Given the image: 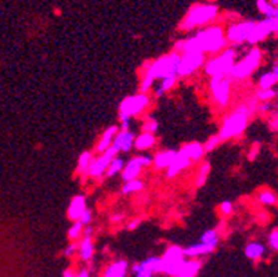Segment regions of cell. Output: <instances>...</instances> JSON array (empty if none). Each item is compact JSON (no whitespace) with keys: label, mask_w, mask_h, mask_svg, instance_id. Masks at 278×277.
Returning a JSON list of instances; mask_svg holds the SVG:
<instances>
[{"label":"cell","mask_w":278,"mask_h":277,"mask_svg":"<svg viewBox=\"0 0 278 277\" xmlns=\"http://www.w3.org/2000/svg\"><path fill=\"white\" fill-rule=\"evenodd\" d=\"M64 277H90V275H89V271H87V269H83V271H81L75 276L74 273L68 269V271H65V273H64Z\"/></svg>","instance_id":"obj_43"},{"label":"cell","mask_w":278,"mask_h":277,"mask_svg":"<svg viewBox=\"0 0 278 277\" xmlns=\"http://www.w3.org/2000/svg\"><path fill=\"white\" fill-rule=\"evenodd\" d=\"M273 75H274V76H276V79H277V82H278V64L277 65H276V67L273 68Z\"/></svg>","instance_id":"obj_49"},{"label":"cell","mask_w":278,"mask_h":277,"mask_svg":"<svg viewBox=\"0 0 278 277\" xmlns=\"http://www.w3.org/2000/svg\"><path fill=\"white\" fill-rule=\"evenodd\" d=\"M277 111H278V104H277Z\"/></svg>","instance_id":"obj_51"},{"label":"cell","mask_w":278,"mask_h":277,"mask_svg":"<svg viewBox=\"0 0 278 277\" xmlns=\"http://www.w3.org/2000/svg\"><path fill=\"white\" fill-rule=\"evenodd\" d=\"M152 157L151 155H136L132 160L125 164L124 171H122V179L124 182H130L139 179L140 173L144 168L152 165Z\"/></svg>","instance_id":"obj_10"},{"label":"cell","mask_w":278,"mask_h":277,"mask_svg":"<svg viewBox=\"0 0 278 277\" xmlns=\"http://www.w3.org/2000/svg\"><path fill=\"white\" fill-rule=\"evenodd\" d=\"M190 164H191V161L188 160V158H187V157H185V155L179 150V151L176 153V155H174V158L173 161H172L170 166L167 168L166 176L169 179L177 176L181 171H184L185 168H188Z\"/></svg>","instance_id":"obj_15"},{"label":"cell","mask_w":278,"mask_h":277,"mask_svg":"<svg viewBox=\"0 0 278 277\" xmlns=\"http://www.w3.org/2000/svg\"><path fill=\"white\" fill-rule=\"evenodd\" d=\"M201 243L216 248L217 244H219V233H217V230H206L201 236Z\"/></svg>","instance_id":"obj_30"},{"label":"cell","mask_w":278,"mask_h":277,"mask_svg":"<svg viewBox=\"0 0 278 277\" xmlns=\"http://www.w3.org/2000/svg\"><path fill=\"white\" fill-rule=\"evenodd\" d=\"M226 46V37L220 26H212L198 32L185 42L176 44V51L183 53H217Z\"/></svg>","instance_id":"obj_1"},{"label":"cell","mask_w":278,"mask_h":277,"mask_svg":"<svg viewBox=\"0 0 278 277\" xmlns=\"http://www.w3.org/2000/svg\"><path fill=\"white\" fill-rule=\"evenodd\" d=\"M233 210H234V207H233V203H231V201H223V203L219 205V212H220L223 216L231 215V214H233Z\"/></svg>","instance_id":"obj_38"},{"label":"cell","mask_w":278,"mask_h":277,"mask_svg":"<svg viewBox=\"0 0 278 277\" xmlns=\"http://www.w3.org/2000/svg\"><path fill=\"white\" fill-rule=\"evenodd\" d=\"M210 90L212 96L220 107H226L230 103V96H231V82L229 76H212L210 78Z\"/></svg>","instance_id":"obj_8"},{"label":"cell","mask_w":278,"mask_h":277,"mask_svg":"<svg viewBox=\"0 0 278 277\" xmlns=\"http://www.w3.org/2000/svg\"><path fill=\"white\" fill-rule=\"evenodd\" d=\"M135 135L129 132V130H119L112 142L111 147L117 151V153H128L130 148L135 144Z\"/></svg>","instance_id":"obj_14"},{"label":"cell","mask_w":278,"mask_h":277,"mask_svg":"<svg viewBox=\"0 0 278 277\" xmlns=\"http://www.w3.org/2000/svg\"><path fill=\"white\" fill-rule=\"evenodd\" d=\"M202 264L197 261V259H190V261H184V264L180 269L177 277H195L201 271Z\"/></svg>","instance_id":"obj_24"},{"label":"cell","mask_w":278,"mask_h":277,"mask_svg":"<svg viewBox=\"0 0 278 277\" xmlns=\"http://www.w3.org/2000/svg\"><path fill=\"white\" fill-rule=\"evenodd\" d=\"M260 58H262V51L259 49H252L241 61L235 62L234 67L230 71L229 78L235 80L247 79L248 76H251L255 69L259 67Z\"/></svg>","instance_id":"obj_5"},{"label":"cell","mask_w":278,"mask_h":277,"mask_svg":"<svg viewBox=\"0 0 278 277\" xmlns=\"http://www.w3.org/2000/svg\"><path fill=\"white\" fill-rule=\"evenodd\" d=\"M277 97H278V96H277Z\"/></svg>","instance_id":"obj_52"},{"label":"cell","mask_w":278,"mask_h":277,"mask_svg":"<svg viewBox=\"0 0 278 277\" xmlns=\"http://www.w3.org/2000/svg\"><path fill=\"white\" fill-rule=\"evenodd\" d=\"M125 164H126V162H125L124 158L115 157V158L111 161L110 166H108V169H107V172H105V176H107V178H112V176H115L117 173H121L124 171Z\"/></svg>","instance_id":"obj_29"},{"label":"cell","mask_w":278,"mask_h":277,"mask_svg":"<svg viewBox=\"0 0 278 277\" xmlns=\"http://www.w3.org/2000/svg\"><path fill=\"white\" fill-rule=\"evenodd\" d=\"M184 261L185 255L183 248L179 246H170L161 257V273L177 277Z\"/></svg>","instance_id":"obj_6"},{"label":"cell","mask_w":278,"mask_h":277,"mask_svg":"<svg viewBox=\"0 0 278 277\" xmlns=\"http://www.w3.org/2000/svg\"><path fill=\"white\" fill-rule=\"evenodd\" d=\"M256 22H240V24L233 25L227 32V39L233 43H244L248 42L249 37L252 35V32L255 29Z\"/></svg>","instance_id":"obj_13"},{"label":"cell","mask_w":278,"mask_h":277,"mask_svg":"<svg viewBox=\"0 0 278 277\" xmlns=\"http://www.w3.org/2000/svg\"><path fill=\"white\" fill-rule=\"evenodd\" d=\"M93 221V215L92 212L89 210H86L85 212H83V215L81 216V219H79V222H81L82 225H83V228H86V226H89L90 223H92Z\"/></svg>","instance_id":"obj_41"},{"label":"cell","mask_w":278,"mask_h":277,"mask_svg":"<svg viewBox=\"0 0 278 277\" xmlns=\"http://www.w3.org/2000/svg\"><path fill=\"white\" fill-rule=\"evenodd\" d=\"M270 4L274 7H278V0H272V3H270Z\"/></svg>","instance_id":"obj_50"},{"label":"cell","mask_w":278,"mask_h":277,"mask_svg":"<svg viewBox=\"0 0 278 277\" xmlns=\"http://www.w3.org/2000/svg\"><path fill=\"white\" fill-rule=\"evenodd\" d=\"M276 96H277V92L274 89H265V90L260 89L259 92L256 93V99L260 100V101H265V103L274 99Z\"/></svg>","instance_id":"obj_35"},{"label":"cell","mask_w":278,"mask_h":277,"mask_svg":"<svg viewBox=\"0 0 278 277\" xmlns=\"http://www.w3.org/2000/svg\"><path fill=\"white\" fill-rule=\"evenodd\" d=\"M118 132H119V128H118L117 125H112L108 129H105L103 136L100 137L97 146H96V151L100 153V154H103L104 151H107L112 146V142H114V139H115Z\"/></svg>","instance_id":"obj_17"},{"label":"cell","mask_w":278,"mask_h":277,"mask_svg":"<svg viewBox=\"0 0 278 277\" xmlns=\"http://www.w3.org/2000/svg\"><path fill=\"white\" fill-rule=\"evenodd\" d=\"M140 225V219H133L128 223V230H135Z\"/></svg>","instance_id":"obj_44"},{"label":"cell","mask_w":278,"mask_h":277,"mask_svg":"<svg viewBox=\"0 0 278 277\" xmlns=\"http://www.w3.org/2000/svg\"><path fill=\"white\" fill-rule=\"evenodd\" d=\"M209 172H210V164L208 161H205L202 166H201V169H199V172H198L197 178H195V186L197 187H202L205 185V182H206V179L209 176Z\"/></svg>","instance_id":"obj_31"},{"label":"cell","mask_w":278,"mask_h":277,"mask_svg":"<svg viewBox=\"0 0 278 277\" xmlns=\"http://www.w3.org/2000/svg\"><path fill=\"white\" fill-rule=\"evenodd\" d=\"M259 108H260V111H270L272 110V105H270L269 101H266V103L262 105V107H259Z\"/></svg>","instance_id":"obj_48"},{"label":"cell","mask_w":278,"mask_h":277,"mask_svg":"<svg viewBox=\"0 0 278 277\" xmlns=\"http://www.w3.org/2000/svg\"><path fill=\"white\" fill-rule=\"evenodd\" d=\"M180 60L181 55L177 51L169 53L156 58L147 69V72L144 74L141 79V85H140V93L148 92L152 87L154 82L156 79H165L169 76H177V71H179Z\"/></svg>","instance_id":"obj_2"},{"label":"cell","mask_w":278,"mask_h":277,"mask_svg":"<svg viewBox=\"0 0 278 277\" xmlns=\"http://www.w3.org/2000/svg\"><path fill=\"white\" fill-rule=\"evenodd\" d=\"M180 151H181L188 160L194 161V162H195V161H201L205 155L204 146H202L201 143L197 142L187 143V144H184L183 147L180 148Z\"/></svg>","instance_id":"obj_18"},{"label":"cell","mask_w":278,"mask_h":277,"mask_svg":"<svg viewBox=\"0 0 278 277\" xmlns=\"http://www.w3.org/2000/svg\"><path fill=\"white\" fill-rule=\"evenodd\" d=\"M220 143H222V139L219 137V135L210 136L209 139L205 142V146H204L205 153H210V151H213V150H215V148H216Z\"/></svg>","instance_id":"obj_36"},{"label":"cell","mask_w":278,"mask_h":277,"mask_svg":"<svg viewBox=\"0 0 278 277\" xmlns=\"http://www.w3.org/2000/svg\"><path fill=\"white\" fill-rule=\"evenodd\" d=\"M93 161V154L90 151H83L79 155V160H78V168H76V172L79 175H87V169L92 164Z\"/></svg>","instance_id":"obj_27"},{"label":"cell","mask_w":278,"mask_h":277,"mask_svg":"<svg viewBox=\"0 0 278 277\" xmlns=\"http://www.w3.org/2000/svg\"><path fill=\"white\" fill-rule=\"evenodd\" d=\"M205 64V54L202 53H185L181 55L177 76H190Z\"/></svg>","instance_id":"obj_11"},{"label":"cell","mask_w":278,"mask_h":277,"mask_svg":"<svg viewBox=\"0 0 278 277\" xmlns=\"http://www.w3.org/2000/svg\"><path fill=\"white\" fill-rule=\"evenodd\" d=\"M215 250H216V248L206 246V244H202V243H198V244H194V246L183 248L185 258L191 259H195L198 258V257H204V255H209V254L213 253Z\"/></svg>","instance_id":"obj_19"},{"label":"cell","mask_w":278,"mask_h":277,"mask_svg":"<svg viewBox=\"0 0 278 277\" xmlns=\"http://www.w3.org/2000/svg\"><path fill=\"white\" fill-rule=\"evenodd\" d=\"M176 80H177V76H169V78H165V79H161V82L156 85L154 90V96L155 97H161L165 93H167L169 90H172L173 86L176 85Z\"/></svg>","instance_id":"obj_26"},{"label":"cell","mask_w":278,"mask_h":277,"mask_svg":"<svg viewBox=\"0 0 278 277\" xmlns=\"http://www.w3.org/2000/svg\"><path fill=\"white\" fill-rule=\"evenodd\" d=\"M86 198L83 196H75L72 200H71V204H69L68 208V218L72 222H76L81 219V216L83 215V212L86 211Z\"/></svg>","instance_id":"obj_16"},{"label":"cell","mask_w":278,"mask_h":277,"mask_svg":"<svg viewBox=\"0 0 278 277\" xmlns=\"http://www.w3.org/2000/svg\"><path fill=\"white\" fill-rule=\"evenodd\" d=\"M128 269H129L128 262L124 261V259H121V261H117V262H114V264L108 266L105 269L103 277H126Z\"/></svg>","instance_id":"obj_21"},{"label":"cell","mask_w":278,"mask_h":277,"mask_svg":"<svg viewBox=\"0 0 278 277\" xmlns=\"http://www.w3.org/2000/svg\"><path fill=\"white\" fill-rule=\"evenodd\" d=\"M156 139L152 133H147V132H142L141 135L135 139V147L139 151H144V150H149L151 147H154Z\"/></svg>","instance_id":"obj_25"},{"label":"cell","mask_w":278,"mask_h":277,"mask_svg":"<svg viewBox=\"0 0 278 277\" xmlns=\"http://www.w3.org/2000/svg\"><path fill=\"white\" fill-rule=\"evenodd\" d=\"M235 53L234 49H227L223 51L222 54L216 55L215 58H212L206 62L205 65V74L212 76L223 75V76H229L231 68L235 64Z\"/></svg>","instance_id":"obj_4"},{"label":"cell","mask_w":278,"mask_h":277,"mask_svg":"<svg viewBox=\"0 0 278 277\" xmlns=\"http://www.w3.org/2000/svg\"><path fill=\"white\" fill-rule=\"evenodd\" d=\"M269 246L272 247L274 251H278V230H274L269 236Z\"/></svg>","instance_id":"obj_40"},{"label":"cell","mask_w":278,"mask_h":277,"mask_svg":"<svg viewBox=\"0 0 278 277\" xmlns=\"http://www.w3.org/2000/svg\"><path fill=\"white\" fill-rule=\"evenodd\" d=\"M76 251H78V244H76V243H71V244L65 248L64 255H65L67 258H71V257H72Z\"/></svg>","instance_id":"obj_42"},{"label":"cell","mask_w":278,"mask_h":277,"mask_svg":"<svg viewBox=\"0 0 278 277\" xmlns=\"http://www.w3.org/2000/svg\"><path fill=\"white\" fill-rule=\"evenodd\" d=\"M277 83V79H276V76L273 75V72H265V74L262 75L259 78V87L262 90H265V89H273V86Z\"/></svg>","instance_id":"obj_32"},{"label":"cell","mask_w":278,"mask_h":277,"mask_svg":"<svg viewBox=\"0 0 278 277\" xmlns=\"http://www.w3.org/2000/svg\"><path fill=\"white\" fill-rule=\"evenodd\" d=\"M149 104V96L145 93H139L135 96H129L119 105V119L128 121L132 117L140 114Z\"/></svg>","instance_id":"obj_7"},{"label":"cell","mask_w":278,"mask_h":277,"mask_svg":"<svg viewBox=\"0 0 278 277\" xmlns=\"http://www.w3.org/2000/svg\"><path fill=\"white\" fill-rule=\"evenodd\" d=\"M270 128L273 130H278V115L276 118H273V121L270 122Z\"/></svg>","instance_id":"obj_46"},{"label":"cell","mask_w":278,"mask_h":277,"mask_svg":"<svg viewBox=\"0 0 278 277\" xmlns=\"http://www.w3.org/2000/svg\"><path fill=\"white\" fill-rule=\"evenodd\" d=\"M83 225H82L81 222L76 221L72 223V226L69 228L68 230V237L69 240H78L79 237L82 236V233H83Z\"/></svg>","instance_id":"obj_34"},{"label":"cell","mask_w":278,"mask_h":277,"mask_svg":"<svg viewBox=\"0 0 278 277\" xmlns=\"http://www.w3.org/2000/svg\"><path fill=\"white\" fill-rule=\"evenodd\" d=\"M258 200H259L260 203L263 204V205H274V204L277 203V197H276V194L270 190L260 191L259 196H258Z\"/></svg>","instance_id":"obj_33"},{"label":"cell","mask_w":278,"mask_h":277,"mask_svg":"<svg viewBox=\"0 0 278 277\" xmlns=\"http://www.w3.org/2000/svg\"><path fill=\"white\" fill-rule=\"evenodd\" d=\"M133 273H135V277H152L154 276V273H151L149 271H145V269H142L140 264H136V265L133 266Z\"/></svg>","instance_id":"obj_39"},{"label":"cell","mask_w":278,"mask_h":277,"mask_svg":"<svg viewBox=\"0 0 278 277\" xmlns=\"http://www.w3.org/2000/svg\"><path fill=\"white\" fill-rule=\"evenodd\" d=\"M129 119L128 121H121V130H128L129 129Z\"/></svg>","instance_id":"obj_47"},{"label":"cell","mask_w":278,"mask_h":277,"mask_svg":"<svg viewBox=\"0 0 278 277\" xmlns=\"http://www.w3.org/2000/svg\"><path fill=\"white\" fill-rule=\"evenodd\" d=\"M177 151H174V150H165V151H161V153H158V154L155 155L154 160H152V164L155 165V168H158V169H167L170 164H172V161H173L174 155H176Z\"/></svg>","instance_id":"obj_22"},{"label":"cell","mask_w":278,"mask_h":277,"mask_svg":"<svg viewBox=\"0 0 278 277\" xmlns=\"http://www.w3.org/2000/svg\"><path fill=\"white\" fill-rule=\"evenodd\" d=\"M217 8L215 6H197L192 8L191 11L188 12L187 18L183 22V28L184 29H191L199 25L206 24L208 21L213 18L216 15Z\"/></svg>","instance_id":"obj_9"},{"label":"cell","mask_w":278,"mask_h":277,"mask_svg":"<svg viewBox=\"0 0 278 277\" xmlns=\"http://www.w3.org/2000/svg\"><path fill=\"white\" fill-rule=\"evenodd\" d=\"M252 110H254V107H251L249 104H242L224 119L222 129L217 133L219 137L222 139V142L234 139L247 129Z\"/></svg>","instance_id":"obj_3"},{"label":"cell","mask_w":278,"mask_h":277,"mask_svg":"<svg viewBox=\"0 0 278 277\" xmlns=\"http://www.w3.org/2000/svg\"><path fill=\"white\" fill-rule=\"evenodd\" d=\"M78 253L83 262H89L94 255V244L92 237H83V240L78 244Z\"/></svg>","instance_id":"obj_23"},{"label":"cell","mask_w":278,"mask_h":277,"mask_svg":"<svg viewBox=\"0 0 278 277\" xmlns=\"http://www.w3.org/2000/svg\"><path fill=\"white\" fill-rule=\"evenodd\" d=\"M117 151L112 147H110L100 157L93 158L92 164H90L89 169H87V176H90V178H100V176L105 175L108 166L111 164V161L117 157Z\"/></svg>","instance_id":"obj_12"},{"label":"cell","mask_w":278,"mask_h":277,"mask_svg":"<svg viewBox=\"0 0 278 277\" xmlns=\"http://www.w3.org/2000/svg\"><path fill=\"white\" fill-rule=\"evenodd\" d=\"M266 255V247L259 241H252L245 247V257L251 261H259Z\"/></svg>","instance_id":"obj_20"},{"label":"cell","mask_w":278,"mask_h":277,"mask_svg":"<svg viewBox=\"0 0 278 277\" xmlns=\"http://www.w3.org/2000/svg\"><path fill=\"white\" fill-rule=\"evenodd\" d=\"M144 189V182L140 179H135L130 182H125L124 187H122V194L124 196H129V194H135L139 193Z\"/></svg>","instance_id":"obj_28"},{"label":"cell","mask_w":278,"mask_h":277,"mask_svg":"<svg viewBox=\"0 0 278 277\" xmlns=\"http://www.w3.org/2000/svg\"><path fill=\"white\" fill-rule=\"evenodd\" d=\"M158 128H159V123H158V121L154 119V118H149V119H147L145 123L142 125V130H144V132H147V133H152V135H154L155 132L158 130Z\"/></svg>","instance_id":"obj_37"},{"label":"cell","mask_w":278,"mask_h":277,"mask_svg":"<svg viewBox=\"0 0 278 277\" xmlns=\"http://www.w3.org/2000/svg\"><path fill=\"white\" fill-rule=\"evenodd\" d=\"M124 219V215L122 214H115V215L111 216V222L112 223H117V222H121Z\"/></svg>","instance_id":"obj_45"}]
</instances>
